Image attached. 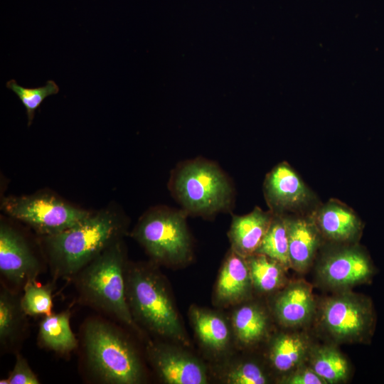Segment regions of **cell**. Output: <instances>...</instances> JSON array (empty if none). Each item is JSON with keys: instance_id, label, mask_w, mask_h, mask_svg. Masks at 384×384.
Here are the masks:
<instances>
[{"instance_id": "8fae6325", "label": "cell", "mask_w": 384, "mask_h": 384, "mask_svg": "<svg viewBox=\"0 0 384 384\" xmlns=\"http://www.w3.org/2000/svg\"><path fill=\"white\" fill-rule=\"evenodd\" d=\"M263 188L270 210L274 214L302 209L312 198L302 179L286 162L278 164L267 174Z\"/></svg>"}, {"instance_id": "7402d4cb", "label": "cell", "mask_w": 384, "mask_h": 384, "mask_svg": "<svg viewBox=\"0 0 384 384\" xmlns=\"http://www.w3.org/2000/svg\"><path fill=\"white\" fill-rule=\"evenodd\" d=\"M69 311L46 315L39 325L38 341L43 346L58 352L68 353L78 346L70 325Z\"/></svg>"}, {"instance_id": "f546056e", "label": "cell", "mask_w": 384, "mask_h": 384, "mask_svg": "<svg viewBox=\"0 0 384 384\" xmlns=\"http://www.w3.org/2000/svg\"><path fill=\"white\" fill-rule=\"evenodd\" d=\"M282 384H326L308 365L305 363L287 375L278 379Z\"/></svg>"}, {"instance_id": "5bb4252c", "label": "cell", "mask_w": 384, "mask_h": 384, "mask_svg": "<svg viewBox=\"0 0 384 384\" xmlns=\"http://www.w3.org/2000/svg\"><path fill=\"white\" fill-rule=\"evenodd\" d=\"M276 334L270 341L268 361L272 368L282 378L306 363L316 342L306 329H287Z\"/></svg>"}, {"instance_id": "30bf717a", "label": "cell", "mask_w": 384, "mask_h": 384, "mask_svg": "<svg viewBox=\"0 0 384 384\" xmlns=\"http://www.w3.org/2000/svg\"><path fill=\"white\" fill-rule=\"evenodd\" d=\"M318 306L312 286L304 279L289 281L276 292L272 311L285 329H306L312 324Z\"/></svg>"}, {"instance_id": "7a4b0ae2", "label": "cell", "mask_w": 384, "mask_h": 384, "mask_svg": "<svg viewBox=\"0 0 384 384\" xmlns=\"http://www.w3.org/2000/svg\"><path fill=\"white\" fill-rule=\"evenodd\" d=\"M169 188L188 215L208 218L230 211L233 204L231 181L217 164L203 158L178 164Z\"/></svg>"}, {"instance_id": "9c48e42d", "label": "cell", "mask_w": 384, "mask_h": 384, "mask_svg": "<svg viewBox=\"0 0 384 384\" xmlns=\"http://www.w3.org/2000/svg\"><path fill=\"white\" fill-rule=\"evenodd\" d=\"M315 273L319 285L336 292L370 283L376 272L368 253L355 243L338 244L327 250L317 262Z\"/></svg>"}, {"instance_id": "4fadbf2b", "label": "cell", "mask_w": 384, "mask_h": 384, "mask_svg": "<svg viewBox=\"0 0 384 384\" xmlns=\"http://www.w3.org/2000/svg\"><path fill=\"white\" fill-rule=\"evenodd\" d=\"M147 352L154 368L166 383L205 384L208 381L204 366L179 349L150 343Z\"/></svg>"}, {"instance_id": "d4e9b609", "label": "cell", "mask_w": 384, "mask_h": 384, "mask_svg": "<svg viewBox=\"0 0 384 384\" xmlns=\"http://www.w3.org/2000/svg\"><path fill=\"white\" fill-rule=\"evenodd\" d=\"M256 253L265 255L290 268L286 217L274 214L270 225Z\"/></svg>"}, {"instance_id": "3957f363", "label": "cell", "mask_w": 384, "mask_h": 384, "mask_svg": "<svg viewBox=\"0 0 384 384\" xmlns=\"http://www.w3.org/2000/svg\"><path fill=\"white\" fill-rule=\"evenodd\" d=\"M125 291L135 321L161 336L188 344L169 292L155 270L144 265H127Z\"/></svg>"}, {"instance_id": "ba28073f", "label": "cell", "mask_w": 384, "mask_h": 384, "mask_svg": "<svg viewBox=\"0 0 384 384\" xmlns=\"http://www.w3.org/2000/svg\"><path fill=\"white\" fill-rule=\"evenodd\" d=\"M1 208L43 237L63 232L91 215L90 212L48 193L5 197Z\"/></svg>"}, {"instance_id": "ffe728a7", "label": "cell", "mask_w": 384, "mask_h": 384, "mask_svg": "<svg viewBox=\"0 0 384 384\" xmlns=\"http://www.w3.org/2000/svg\"><path fill=\"white\" fill-rule=\"evenodd\" d=\"M233 325L238 340L243 345L251 346L262 341L267 336L270 318L262 306L250 303L235 311Z\"/></svg>"}, {"instance_id": "cb8c5ba5", "label": "cell", "mask_w": 384, "mask_h": 384, "mask_svg": "<svg viewBox=\"0 0 384 384\" xmlns=\"http://www.w3.org/2000/svg\"><path fill=\"white\" fill-rule=\"evenodd\" d=\"M21 298L6 288L0 293V341L1 346L13 344L19 337L24 316Z\"/></svg>"}, {"instance_id": "603a6c76", "label": "cell", "mask_w": 384, "mask_h": 384, "mask_svg": "<svg viewBox=\"0 0 384 384\" xmlns=\"http://www.w3.org/2000/svg\"><path fill=\"white\" fill-rule=\"evenodd\" d=\"M194 330L204 346L213 351L224 349L229 342L225 321L215 312L192 307L190 312Z\"/></svg>"}, {"instance_id": "4316f807", "label": "cell", "mask_w": 384, "mask_h": 384, "mask_svg": "<svg viewBox=\"0 0 384 384\" xmlns=\"http://www.w3.org/2000/svg\"><path fill=\"white\" fill-rule=\"evenodd\" d=\"M6 86L18 96L26 108L28 126L31 124L36 110L43 100L59 92V87L53 80H48L44 86L28 88L21 86L15 80H10Z\"/></svg>"}, {"instance_id": "e0dca14e", "label": "cell", "mask_w": 384, "mask_h": 384, "mask_svg": "<svg viewBox=\"0 0 384 384\" xmlns=\"http://www.w3.org/2000/svg\"><path fill=\"white\" fill-rule=\"evenodd\" d=\"M274 213L255 207L244 215H233L228 231L231 249L247 257L258 250L272 220Z\"/></svg>"}, {"instance_id": "9a60e30c", "label": "cell", "mask_w": 384, "mask_h": 384, "mask_svg": "<svg viewBox=\"0 0 384 384\" xmlns=\"http://www.w3.org/2000/svg\"><path fill=\"white\" fill-rule=\"evenodd\" d=\"M324 239L338 244H355L363 224L355 212L345 204L331 200L312 217Z\"/></svg>"}, {"instance_id": "5b68a950", "label": "cell", "mask_w": 384, "mask_h": 384, "mask_svg": "<svg viewBox=\"0 0 384 384\" xmlns=\"http://www.w3.org/2000/svg\"><path fill=\"white\" fill-rule=\"evenodd\" d=\"M376 314L370 297L346 290L318 301L312 324L317 334L336 345L370 341Z\"/></svg>"}, {"instance_id": "f1b7e54d", "label": "cell", "mask_w": 384, "mask_h": 384, "mask_svg": "<svg viewBox=\"0 0 384 384\" xmlns=\"http://www.w3.org/2000/svg\"><path fill=\"white\" fill-rule=\"evenodd\" d=\"M39 380L31 370L27 361L18 355L9 376L0 380L1 384H38Z\"/></svg>"}, {"instance_id": "83f0119b", "label": "cell", "mask_w": 384, "mask_h": 384, "mask_svg": "<svg viewBox=\"0 0 384 384\" xmlns=\"http://www.w3.org/2000/svg\"><path fill=\"white\" fill-rule=\"evenodd\" d=\"M226 382L230 384H267L270 382V377L261 364L247 361L230 369L227 373Z\"/></svg>"}, {"instance_id": "44dd1931", "label": "cell", "mask_w": 384, "mask_h": 384, "mask_svg": "<svg viewBox=\"0 0 384 384\" xmlns=\"http://www.w3.org/2000/svg\"><path fill=\"white\" fill-rule=\"evenodd\" d=\"M245 258L252 287L258 292H277L289 282L286 274L287 268L278 261L260 253H255Z\"/></svg>"}, {"instance_id": "6da1fadb", "label": "cell", "mask_w": 384, "mask_h": 384, "mask_svg": "<svg viewBox=\"0 0 384 384\" xmlns=\"http://www.w3.org/2000/svg\"><path fill=\"white\" fill-rule=\"evenodd\" d=\"M125 229L114 211L103 210L75 225L45 238L53 273L64 278L75 275L105 250L120 240Z\"/></svg>"}, {"instance_id": "52a82bcc", "label": "cell", "mask_w": 384, "mask_h": 384, "mask_svg": "<svg viewBox=\"0 0 384 384\" xmlns=\"http://www.w3.org/2000/svg\"><path fill=\"white\" fill-rule=\"evenodd\" d=\"M187 216L182 209L156 206L140 218L132 236L156 262L171 265L185 263L192 257Z\"/></svg>"}, {"instance_id": "ac0fdd59", "label": "cell", "mask_w": 384, "mask_h": 384, "mask_svg": "<svg viewBox=\"0 0 384 384\" xmlns=\"http://www.w3.org/2000/svg\"><path fill=\"white\" fill-rule=\"evenodd\" d=\"M252 288L246 258L231 249L218 278L217 301L222 304H236L247 299Z\"/></svg>"}, {"instance_id": "2e32d148", "label": "cell", "mask_w": 384, "mask_h": 384, "mask_svg": "<svg viewBox=\"0 0 384 384\" xmlns=\"http://www.w3.org/2000/svg\"><path fill=\"white\" fill-rule=\"evenodd\" d=\"M290 268L305 273L315 260L323 237L313 218H287Z\"/></svg>"}, {"instance_id": "277c9868", "label": "cell", "mask_w": 384, "mask_h": 384, "mask_svg": "<svg viewBox=\"0 0 384 384\" xmlns=\"http://www.w3.org/2000/svg\"><path fill=\"white\" fill-rule=\"evenodd\" d=\"M126 267L124 251L119 240L75 275L76 284L87 303L136 329L126 297Z\"/></svg>"}, {"instance_id": "8992f818", "label": "cell", "mask_w": 384, "mask_h": 384, "mask_svg": "<svg viewBox=\"0 0 384 384\" xmlns=\"http://www.w3.org/2000/svg\"><path fill=\"white\" fill-rule=\"evenodd\" d=\"M84 344L90 368L112 384L140 383L144 373L133 346L115 327L97 319L85 326Z\"/></svg>"}, {"instance_id": "484cf974", "label": "cell", "mask_w": 384, "mask_h": 384, "mask_svg": "<svg viewBox=\"0 0 384 384\" xmlns=\"http://www.w3.org/2000/svg\"><path fill=\"white\" fill-rule=\"evenodd\" d=\"M21 303L26 315L50 314L53 306L51 287L41 284L36 279L28 282L23 285Z\"/></svg>"}, {"instance_id": "d6986e66", "label": "cell", "mask_w": 384, "mask_h": 384, "mask_svg": "<svg viewBox=\"0 0 384 384\" xmlns=\"http://www.w3.org/2000/svg\"><path fill=\"white\" fill-rule=\"evenodd\" d=\"M306 363L326 384L346 383L351 375L350 361L332 343H315Z\"/></svg>"}, {"instance_id": "7c38bea8", "label": "cell", "mask_w": 384, "mask_h": 384, "mask_svg": "<svg viewBox=\"0 0 384 384\" xmlns=\"http://www.w3.org/2000/svg\"><path fill=\"white\" fill-rule=\"evenodd\" d=\"M41 267L25 239L12 227L1 222L0 272L9 282L24 285L34 280Z\"/></svg>"}]
</instances>
